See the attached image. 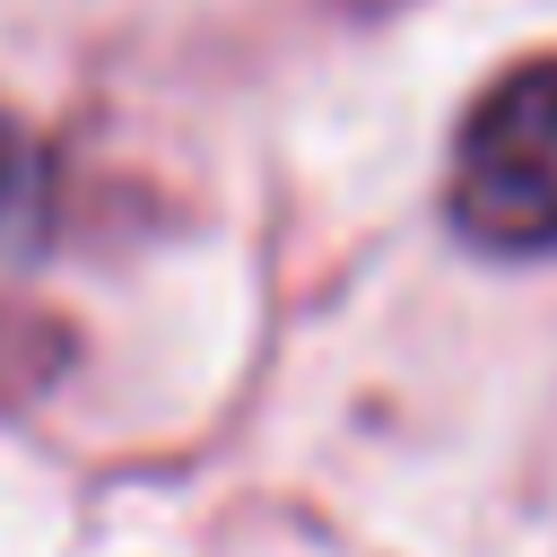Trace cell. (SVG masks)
Instances as JSON below:
<instances>
[{
  "instance_id": "6da1fadb",
  "label": "cell",
  "mask_w": 557,
  "mask_h": 557,
  "mask_svg": "<svg viewBox=\"0 0 557 557\" xmlns=\"http://www.w3.org/2000/svg\"><path fill=\"white\" fill-rule=\"evenodd\" d=\"M453 226L487 252H557V61L505 70L453 139Z\"/></svg>"
},
{
  "instance_id": "7a4b0ae2",
  "label": "cell",
  "mask_w": 557,
  "mask_h": 557,
  "mask_svg": "<svg viewBox=\"0 0 557 557\" xmlns=\"http://www.w3.org/2000/svg\"><path fill=\"white\" fill-rule=\"evenodd\" d=\"M44 226V157L17 122H0V252Z\"/></svg>"
}]
</instances>
